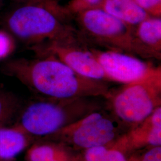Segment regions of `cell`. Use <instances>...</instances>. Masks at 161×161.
I'll return each mask as SVG.
<instances>
[{"mask_svg": "<svg viewBox=\"0 0 161 161\" xmlns=\"http://www.w3.org/2000/svg\"></svg>", "mask_w": 161, "mask_h": 161, "instance_id": "21", "label": "cell"}, {"mask_svg": "<svg viewBox=\"0 0 161 161\" xmlns=\"http://www.w3.org/2000/svg\"><path fill=\"white\" fill-rule=\"evenodd\" d=\"M102 7L104 11L132 26L151 17L134 0H104Z\"/></svg>", "mask_w": 161, "mask_h": 161, "instance_id": "11", "label": "cell"}, {"mask_svg": "<svg viewBox=\"0 0 161 161\" xmlns=\"http://www.w3.org/2000/svg\"><path fill=\"white\" fill-rule=\"evenodd\" d=\"M37 57L56 58L76 73L94 80L109 82L100 64L86 44L51 41L30 47Z\"/></svg>", "mask_w": 161, "mask_h": 161, "instance_id": "7", "label": "cell"}, {"mask_svg": "<svg viewBox=\"0 0 161 161\" xmlns=\"http://www.w3.org/2000/svg\"><path fill=\"white\" fill-rule=\"evenodd\" d=\"M85 161H128L124 153L109 146H103L86 149Z\"/></svg>", "mask_w": 161, "mask_h": 161, "instance_id": "15", "label": "cell"}, {"mask_svg": "<svg viewBox=\"0 0 161 161\" xmlns=\"http://www.w3.org/2000/svg\"><path fill=\"white\" fill-rule=\"evenodd\" d=\"M102 0H76L73 5L75 11L80 12L86 10L87 7H94L101 4Z\"/></svg>", "mask_w": 161, "mask_h": 161, "instance_id": "19", "label": "cell"}, {"mask_svg": "<svg viewBox=\"0 0 161 161\" xmlns=\"http://www.w3.org/2000/svg\"><path fill=\"white\" fill-rule=\"evenodd\" d=\"M106 98L117 118L134 127L138 125L161 106V66L143 80L110 91Z\"/></svg>", "mask_w": 161, "mask_h": 161, "instance_id": "4", "label": "cell"}, {"mask_svg": "<svg viewBox=\"0 0 161 161\" xmlns=\"http://www.w3.org/2000/svg\"><path fill=\"white\" fill-rule=\"evenodd\" d=\"M149 14L155 17L161 16V0H134Z\"/></svg>", "mask_w": 161, "mask_h": 161, "instance_id": "17", "label": "cell"}, {"mask_svg": "<svg viewBox=\"0 0 161 161\" xmlns=\"http://www.w3.org/2000/svg\"><path fill=\"white\" fill-rule=\"evenodd\" d=\"M115 123L101 109L95 110L64 127L51 136L84 149L107 146L118 138Z\"/></svg>", "mask_w": 161, "mask_h": 161, "instance_id": "6", "label": "cell"}, {"mask_svg": "<svg viewBox=\"0 0 161 161\" xmlns=\"http://www.w3.org/2000/svg\"><path fill=\"white\" fill-rule=\"evenodd\" d=\"M161 145V107L157 108L150 115L129 132L118 137L108 145L125 154L146 147Z\"/></svg>", "mask_w": 161, "mask_h": 161, "instance_id": "9", "label": "cell"}, {"mask_svg": "<svg viewBox=\"0 0 161 161\" xmlns=\"http://www.w3.org/2000/svg\"><path fill=\"white\" fill-rule=\"evenodd\" d=\"M4 22L12 35L31 46L51 41L86 45L76 27L52 1L20 6L8 14Z\"/></svg>", "mask_w": 161, "mask_h": 161, "instance_id": "2", "label": "cell"}, {"mask_svg": "<svg viewBox=\"0 0 161 161\" xmlns=\"http://www.w3.org/2000/svg\"><path fill=\"white\" fill-rule=\"evenodd\" d=\"M14 49V43L10 35L0 31V59L7 57Z\"/></svg>", "mask_w": 161, "mask_h": 161, "instance_id": "16", "label": "cell"}, {"mask_svg": "<svg viewBox=\"0 0 161 161\" xmlns=\"http://www.w3.org/2000/svg\"><path fill=\"white\" fill-rule=\"evenodd\" d=\"M3 69L46 97L106 98L110 92L107 82L84 77L50 56L14 59L6 63Z\"/></svg>", "mask_w": 161, "mask_h": 161, "instance_id": "1", "label": "cell"}, {"mask_svg": "<svg viewBox=\"0 0 161 161\" xmlns=\"http://www.w3.org/2000/svg\"><path fill=\"white\" fill-rule=\"evenodd\" d=\"M96 98L46 97L35 100L20 110L14 126L28 135L51 136L85 115L101 109Z\"/></svg>", "mask_w": 161, "mask_h": 161, "instance_id": "3", "label": "cell"}, {"mask_svg": "<svg viewBox=\"0 0 161 161\" xmlns=\"http://www.w3.org/2000/svg\"><path fill=\"white\" fill-rule=\"evenodd\" d=\"M76 22L75 26L88 46L131 54L134 26L97 8L79 12Z\"/></svg>", "mask_w": 161, "mask_h": 161, "instance_id": "5", "label": "cell"}, {"mask_svg": "<svg viewBox=\"0 0 161 161\" xmlns=\"http://www.w3.org/2000/svg\"><path fill=\"white\" fill-rule=\"evenodd\" d=\"M131 161H161V147H150L144 154L133 158Z\"/></svg>", "mask_w": 161, "mask_h": 161, "instance_id": "18", "label": "cell"}, {"mask_svg": "<svg viewBox=\"0 0 161 161\" xmlns=\"http://www.w3.org/2000/svg\"><path fill=\"white\" fill-rule=\"evenodd\" d=\"M28 134L19 128H0V161H12L29 144Z\"/></svg>", "mask_w": 161, "mask_h": 161, "instance_id": "12", "label": "cell"}, {"mask_svg": "<svg viewBox=\"0 0 161 161\" xmlns=\"http://www.w3.org/2000/svg\"><path fill=\"white\" fill-rule=\"evenodd\" d=\"M26 156L28 161H71L64 147L55 143L34 144L28 150Z\"/></svg>", "mask_w": 161, "mask_h": 161, "instance_id": "13", "label": "cell"}, {"mask_svg": "<svg viewBox=\"0 0 161 161\" xmlns=\"http://www.w3.org/2000/svg\"><path fill=\"white\" fill-rule=\"evenodd\" d=\"M109 82L123 84L143 80L151 74L156 67L134 55L123 52L88 47Z\"/></svg>", "mask_w": 161, "mask_h": 161, "instance_id": "8", "label": "cell"}, {"mask_svg": "<svg viewBox=\"0 0 161 161\" xmlns=\"http://www.w3.org/2000/svg\"><path fill=\"white\" fill-rule=\"evenodd\" d=\"M131 54L146 59L161 60V17H150L134 26Z\"/></svg>", "mask_w": 161, "mask_h": 161, "instance_id": "10", "label": "cell"}, {"mask_svg": "<svg viewBox=\"0 0 161 161\" xmlns=\"http://www.w3.org/2000/svg\"><path fill=\"white\" fill-rule=\"evenodd\" d=\"M19 99L9 92H0V128L5 127L19 112Z\"/></svg>", "mask_w": 161, "mask_h": 161, "instance_id": "14", "label": "cell"}, {"mask_svg": "<svg viewBox=\"0 0 161 161\" xmlns=\"http://www.w3.org/2000/svg\"><path fill=\"white\" fill-rule=\"evenodd\" d=\"M28 1L29 3H46L51 1L50 0H27Z\"/></svg>", "mask_w": 161, "mask_h": 161, "instance_id": "20", "label": "cell"}]
</instances>
